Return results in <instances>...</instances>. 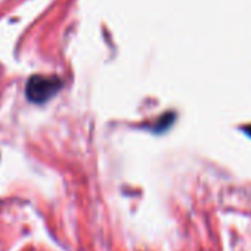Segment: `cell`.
Returning a JSON list of instances; mask_svg holds the SVG:
<instances>
[{
    "mask_svg": "<svg viewBox=\"0 0 251 251\" xmlns=\"http://www.w3.org/2000/svg\"><path fill=\"white\" fill-rule=\"evenodd\" d=\"M61 87L62 81L56 75H33L27 81L25 95L31 102L43 103L53 98Z\"/></svg>",
    "mask_w": 251,
    "mask_h": 251,
    "instance_id": "cell-1",
    "label": "cell"
}]
</instances>
